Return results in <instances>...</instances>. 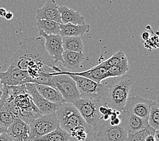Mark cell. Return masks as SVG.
<instances>
[{
	"label": "cell",
	"mask_w": 159,
	"mask_h": 141,
	"mask_svg": "<svg viewBox=\"0 0 159 141\" xmlns=\"http://www.w3.org/2000/svg\"><path fill=\"white\" fill-rule=\"evenodd\" d=\"M43 37H30L20 41V48L10 59V64L28 71L29 77L37 78L43 73L62 70L55 65L54 59L45 49Z\"/></svg>",
	"instance_id": "cell-1"
},
{
	"label": "cell",
	"mask_w": 159,
	"mask_h": 141,
	"mask_svg": "<svg viewBox=\"0 0 159 141\" xmlns=\"http://www.w3.org/2000/svg\"><path fill=\"white\" fill-rule=\"evenodd\" d=\"M134 83L133 76L125 75L119 77L105 88L102 100L113 110L122 111Z\"/></svg>",
	"instance_id": "cell-2"
},
{
	"label": "cell",
	"mask_w": 159,
	"mask_h": 141,
	"mask_svg": "<svg viewBox=\"0 0 159 141\" xmlns=\"http://www.w3.org/2000/svg\"><path fill=\"white\" fill-rule=\"evenodd\" d=\"M102 104L106 103L101 98H79L73 103L86 124L96 132L104 121L102 115L99 111L100 106Z\"/></svg>",
	"instance_id": "cell-3"
},
{
	"label": "cell",
	"mask_w": 159,
	"mask_h": 141,
	"mask_svg": "<svg viewBox=\"0 0 159 141\" xmlns=\"http://www.w3.org/2000/svg\"><path fill=\"white\" fill-rule=\"evenodd\" d=\"M56 114L59 121L60 128L69 133L76 127L88 125L83 119L77 109L72 103L64 102L60 105Z\"/></svg>",
	"instance_id": "cell-4"
},
{
	"label": "cell",
	"mask_w": 159,
	"mask_h": 141,
	"mask_svg": "<svg viewBox=\"0 0 159 141\" xmlns=\"http://www.w3.org/2000/svg\"><path fill=\"white\" fill-rule=\"evenodd\" d=\"M52 75L55 87L62 94L65 102L73 104L80 98L76 83L69 75L62 71L52 73Z\"/></svg>",
	"instance_id": "cell-5"
},
{
	"label": "cell",
	"mask_w": 159,
	"mask_h": 141,
	"mask_svg": "<svg viewBox=\"0 0 159 141\" xmlns=\"http://www.w3.org/2000/svg\"><path fill=\"white\" fill-rule=\"evenodd\" d=\"M29 141H35L60 127L56 112L41 115L29 124Z\"/></svg>",
	"instance_id": "cell-6"
},
{
	"label": "cell",
	"mask_w": 159,
	"mask_h": 141,
	"mask_svg": "<svg viewBox=\"0 0 159 141\" xmlns=\"http://www.w3.org/2000/svg\"><path fill=\"white\" fill-rule=\"evenodd\" d=\"M64 73L69 75L76 83L77 87L83 98H101L103 95L105 85L97 83L83 76L70 73L69 71H62Z\"/></svg>",
	"instance_id": "cell-7"
},
{
	"label": "cell",
	"mask_w": 159,
	"mask_h": 141,
	"mask_svg": "<svg viewBox=\"0 0 159 141\" xmlns=\"http://www.w3.org/2000/svg\"><path fill=\"white\" fill-rule=\"evenodd\" d=\"M127 133L122 120L119 125H111L108 120L103 121L98 129L96 135L100 141H126Z\"/></svg>",
	"instance_id": "cell-8"
},
{
	"label": "cell",
	"mask_w": 159,
	"mask_h": 141,
	"mask_svg": "<svg viewBox=\"0 0 159 141\" xmlns=\"http://www.w3.org/2000/svg\"><path fill=\"white\" fill-rule=\"evenodd\" d=\"M155 102L138 96H128L123 110L131 112L142 118L148 119L150 107Z\"/></svg>",
	"instance_id": "cell-9"
},
{
	"label": "cell",
	"mask_w": 159,
	"mask_h": 141,
	"mask_svg": "<svg viewBox=\"0 0 159 141\" xmlns=\"http://www.w3.org/2000/svg\"><path fill=\"white\" fill-rule=\"evenodd\" d=\"M29 75L26 70L10 64L5 72L0 71V79L3 85L20 86L28 83Z\"/></svg>",
	"instance_id": "cell-10"
},
{
	"label": "cell",
	"mask_w": 159,
	"mask_h": 141,
	"mask_svg": "<svg viewBox=\"0 0 159 141\" xmlns=\"http://www.w3.org/2000/svg\"><path fill=\"white\" fill-rule=\"evenodd\" d=\"M40 36L45 40L44 45L45 49L55 63L57 62L62 63V53L64 49L62 43V37L58 35H47L43 32H39Z\"/></svg>",
	"instance_id": "cell-11"
},
{
	"label": "cell",
	"mask_w": 159,
	"mask_h": 141,
	"mask_svg": "<svg viewBox=\"0 0 159 141\" xmlns=\"http://www.w3.org/2000/svg\"><path fill=\"white\" fill-rule=\"evenodd\" d=\"M25 86L28 93L32 98L33 103L39 109L43 115L54 113L58 110L60 105L53 103L44 98L37 91L34 83H25Z\"/></svg>",
	"instance_id": "cell-12"
},
{
	"label": "cell",
	"mask_w": 159,
	"mask_h": 141,
	"mask_svg": "<svg viewBox=\"0 0 159 141\" xmlns=\"http://www.w3.org/2000/svg\"><path fill=\"white\" fill-rule=\"evenodd\" d=\"M6 133L14 141H29V125L18 117L7 128Z\"/></svg>",
	"instance_id": "cell-13"
},
{
	"label": "cell",
	"mask_w": 159,
	"mask_h": 141,
	"mask_svg": "<svg viewBox=\"0 0 159 141\" xmlns=\"http://www.w3.org/2000/svg\"><path fill=\"white\" fill-rule=\"evenodd\" d=\"M119 116L124 122L128 133H134L142 130L148 125V119L140 117L127 110H123Z\"/></svg>",
	"instance_id": "cell-14"
},
{
	"label": "cell",
	"mask_w": 159,
	"mask_h": 141,
	"mask_svg": "<svg viewBox=\"0 0 159 141\" xmlns=\"http://www.w3.org/2000/svg\"><path fill=\"white\" fill-rule=\"evenodd\" d=\"M37 19H45L62 23L60 14L55 0H48L44 6L36 11Z\"/></svg>",
	"instance_id": "cell-15"
},
{
	"label": "cell",
	"mask_w": 159,
	"mask_h": 141,
	"mask_svg": "<svg viewBox=\"0 0 159 141\" xmlns=\"http://www.w3.org/2000/svg\"><path fill=\"white\" fill-rule=\"evenodd\" d=\"M109 67H106L102 65V64H99L98 65L81 72H73L69 71L70 73L83 76L97 83H101L103 80L107 79V72Z\"/></svg>",
	"instance_id": "cell-16"
},
{
	"label": "cell",
	"mask_w": 159,
	"mask_h": 141,
	"mask_svg": "<svg viewBox=\"0 0 159 141\" xmlns=\"http://www.w3.org/2000/svg\"><path fill=\"white\" fill-rule=\"evenodd\" d=\"M58 9L60 14V18L62 24L72 23L75 25L85 24V18L80 12L70 9L66 6H59Z\"/></svg>",
	"instance_id": "cell-17"
},
{
	"label": "cell",
	"mask_w": 159,
	"mask_h": 141,
	"mask_svg": "<svg viewBox=\"0 0 159 141\" xmlns=\"http://www.w3.org/2000/svg\"><path fill=\"white\" fill-rule=\"evenodd\" d=\"M84 59L85 56L83 52L64 50L62 53L63 67L68 70L77 69L81 67Z\"/></svg>",
	"instance_id": "cell-18"
},
{
	"label": "cell",
	"mask_w": 159,
	"mask_h": 141,
	"mask_svg": "<svg viewBox=\"0 0 159 141\" xmlns=\"http://www.w3.org/2000/svg\"><path fill=\"white\" fill-rule=\"evenodd\" d=\"M90 29V26L88 24L75 25L72 23L60 24V33L61 37L73 36L81 37L84 34L88 33Z\"/></svg>",
	"instance_id": "cell-19"
},
{
	"label": "cell",
	"mask_w": 159,
	"mask_h": 141,
	"mask_svg": "<svg viewBox=\"0 0 159 141\" xmlns=\"http://www.w3.org/2000/svg\"><path fill=\"white\" fill-rule=\"evenodd\" d=\"M34 84L39 93L47 101L58 105H62L65 102L62 94L55 87L47 85L37 84V83H34Z\"/></svg>",
	"instance_id": "cell-20"
},
{
	"label": "cell",
	"mask_w": 159,
	"mask_h": 141,
	"mask_svg": "<svg viewBox=\"0 0 159 141\" xmlns=\"http://www.w3.org/2000/svg\"><path fill=\"white\" fill-rule=\"evenodd\" d=\"M60 24L56 21L45 19H37L36 23L38 31L43 32L47 35H58Z\"/></svg>",
	"instance_id": "cell-21"
},
{
	"label": "cell",
	"mask_w": 159,
	"mask_h": 141,
	"mask_svg": "<svg viewBox=\"0 0 159 141\" xmlns=\"http://www.w3.org/2000/svg\"><path fill=\"white\" fill-rule=\"evenodd\" d=\"M62 43L64 50L83 52L84 45L81 37H62Z\"/></svg>",
	"instance_id": "cell-22"
},
{
	"label": "cell",
	"mask_w": 159,
	"mask_h": 141,
	"mask_svg": "<svg viewBox=\"0 0 159 141\" xmlns=\"http://www.w3.org/2000/svg\"><path fill=\"white\" fill-rule=\"evenodd\" d=\"M70 135L61 128H58L35 141H69Z\"/></svg>",
	"instance_id": "cell-23"
},
{
	"label": "cell",
	"mask_w": 159,
	"mask_h": 141,
	"mask_svg": "<svg viewBox=\"0 0 159 141\" xmlns=\"http://www.w3.org/2000/svg\"><path fill=\"white\" fill-rule=\"evenodd\" d=\"M41 115H43V114L41 113L35 105H34L28 109L18 110L17 117L29 125L33 120H35Z\"/></svg>",
	"instance_id": "cell-24"
},
{
	"label": "cell",
	"mask_w": 159,
	"mask_h": 141,
	"mask_svg": "<svg viewBox=\"0 0 159 141\" xmlns=\"http://www.w3.org/2000/svg\"><path fill=\"white\" fill-rule=\"evenodd\" d=\"M13 102L14 105L18 109V111L19 110L28 109L35 105L33 103L31 96H30L27 91L17 95L14 98Z\"/></svg>",
	"instance_id": "cell-25"
},
{
	"label": "cell",
	"mask_w": 159,
	"mask_h": 141,
	"mask_svg": "<svg viewBox=\"0 0 159 141\" xmlns=\"http://www.w3.org/2000/svg\"><path fill=\"white\" fill-rule=\"evenodd\" d=\"M100 64L106 67H113L120 65V64H128V60L127 56L122 49H120L119 52H116L111 58L108 59Z\"/></svg>",
	"instance_id": "cell-26"
},
{
	"label": "cell",
	"mask_w": 159,
	"mask_h": 141,
	"mask_svg": "<svg viewBox=\"0 0 159 141\" xmlns=\"http://www.w3.org/2000/svg\"><path fill=\"white\" fill-rule=\"evenodd\" d=\"M157 129L152 128L148 125V126L142 130L134 133H127V138L126 141H145L147 136L150 134L154 135Z\"/></svg>",
	"instance_id": "cell-27"
},
{
	"label": "cell",
	"mask_w": 159,
	"mask_h": 141,
	"mask_svg": "<svg viewBox=\"0 0 159 141\" xmlns=\"http://www.w3.org/2000/svg\"><path fill=\"white\" fill-rule=\"evenodd\" d=\"M148 124L155 129H159V107L157 102H155L151 106L148 117Z\"/></svg>",
	"instance_id": "cell-28"
},
{
	"label": "cell",
	"mask_w": 159,
	"mask_h": 141,
	"mask_svg": "<svg viewBox=\"0 0 159 141\" xmlns=\"http://www.w3.org/2000/svg\"><path fill=\"white\" fill-rule=\"evenodd\" d=\"M17 117L9 110L0 109V125L6 128L12 124Z\"/></svg>",
	"instance_id": "cell-29"
},
{
	"label": "cell",
	"mask_w": 159,
	"mask_h": 141,
	"mask_svg": "<svg viewBox=\"0 0 159 141\" xmlns=\"http://www.w3.org/2000/svg\"><path fill=\"white\" fill-rule=\"evenodd\" d=\"M129 69V64H120V65L110 67L107 72V78L120 77L125 74Z\"/></svg>",
	"instance_id": "cell-30"
},
{
	"label": "cell",
	"mask_w": 159,
	"mask_h": 141,
	"mask_svg": "<svg viewBox=\"0 0 159 141\" xmlns=\"http://www.w3.org/2000/svg\"><path fill=\"white\" fill-rule=\"evenodd\" d=\"M69 141H100L99 139L98 138V136L96 135V132L95 131H93V129H92L89 133V134L88 137L84 140H78L77 139H75L73 137H70Z\"/></svg>",
	"instance_id": "cell-31"
},
{
	"label": "cell",
	"mask_w": 159,
	"mask_h": 141,
	"mask_svg": "<svg viewBox=\"0 0 159 141\" xmlns=\"http://www.w3.org/2000/svg\"><path fill=\"white\" fill-rule=\"evenodd\" d=\"M0 141H14L6 132L0 134Z\"/></svg>",
	"instance_id": "cell-32"
},
{
	"label": "cell",
	"mask_w": 159,
	"mask_h": 141,
	"mask_svg": "<svg viewBox=\"0 0 159 141\" xmlns=\"http://www.w3.org/2000/svg\"><path fill=\"white\" fill-rule=\"evenodd\" d=\"M142 40H144V41L148 40L149 38H150V33L147 32V31L143 32L142 33Z\"/></svg>",
	"instance_id": "cell-33"
},
{
	"label": "cell",
	"mask_w": 159,
	"mask_h": 141,
	"mask_svg": "<svg viewBox=\"0 0 159 141\" xmlns=\"http://www.w3.org/2000/svg\"><path fill=\"white\" fill-rule=\"evenodd\" d=\"M13 16H14L13 13H12L11 12H9V11H8V12H7H7H6V14L5 15L4 18L7 21H10V20H12V19L13 18Z\"/></svg>",
	"instance_id": "cell-34"
},
{
	"label": "cell",
	"mask_w": 159,
	"mask_h": 141,
	"mask_svg": "<svg viewBox=\"0 0 159 141\" xmlns=\"http://www.w3.org/2000/svg\"><path fill=\"white\" fill-rule=\"evenodd\" d=\"M145 141H156V140H155L154 135L150 134L148 136H147L146 139H145Z\"/></svg>",
	"instance_id": "cell-35"
},
{
	"label": "cell",
	"mask_w": 159,
	"mask_h": 141,
	"mask_svg": "<svg viewBox=\"0 0 159 141\" xmlns=\"http://www.w3.org/2000/svg\"><path fill=\"white\" fill-rule=\"evenodd\" d=\"M6 12H7V10L6 9L2 8V7L0 8V16L1 17H4Z\"/></svg>",
	"instance_id": "cell-36"
},
{
	"label": "cell",
	"mask_w": 159,
	"mask_h": 141,
	"mask_svg": "<svg viewBox=\"0 0 159 141\" xmlns=\"http://www.w3.org/2000/svg\"><path fill=\"white\" fill-rule=\"evenodd\" d=\"M7 131V128L2 126V125H0V134H3V133H5Z\"/></svg>",
	"instance_id": "cell-37"
},
{
	"label": "cell",
	"mask_w": 159,
	"mask_h": 141,
	"mask_svg": "<svg viewBox=\"0 0 159 141\" xmlns=\"http://www.w3.org/2000/svg\"><path fill=\"white\" fill-rule=\"evenodd\" d=\"M3 86V84L2 83V81H1V79H0V89H2Z\"/></svg>",
	"instance_id": "cell-38"
},
{
	"label": "cell",
	"mask_w": 159,
	"mask_h": 141,
	"mask_svg": "<svg viewBox=\"0 0 159 141\" xmlns=\"http://www.w3.org/2000/svg\"><path fill=\"white\" fill-rule=\"evenodd\" d=\"M2 93H3V92H2V89H0V99H1V98H2Z\"/></svg>",
	"instance_id": "cell-39"
},
{
	"label": "cell",
	"mask_w": 159,
	"mask_h": 141,
	"mask_svg": "<svg viewBox=\"0 0 159 141\" xmlns=\"http://www.w3.org/2000/svg\"><path fill=\"white\" fill-rule=\"evenodd\" d=\"M1 68H2V66H1V64H0V70H1Z\"/></svg>",
	"instance_id": "cell-40"
}]
</instances>
